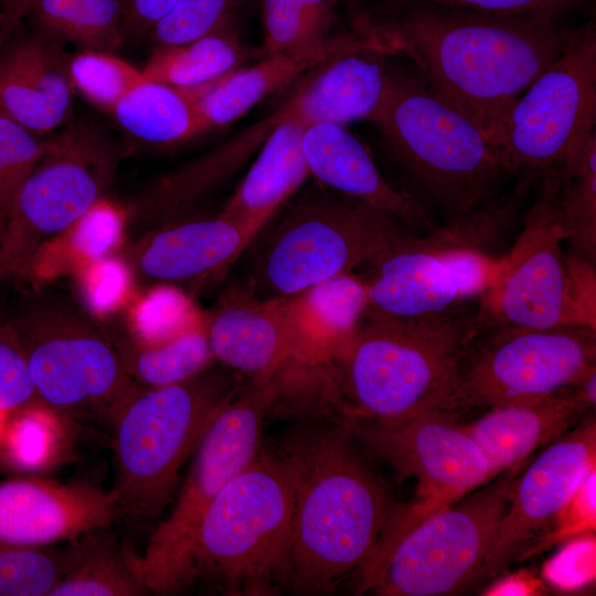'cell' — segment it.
Returning <instances> with one entry per match:
<instances>
[{"label": "cell", "instance_id": "obj_11", "mask_svg": "<svg viewBox=\"0 0 596 596\" xmlns=\"http://www.w3.org/2000/svg\"><path fill=\"white\" fill-rule=\"evenodd\" d=\"M6 309L43 405L102 409L111 418L140 387L127 375L116 340L62 295L25 294Z\"/></svg>", "mask_w": 596, "mask_h": 596}, {"label": "cell", "instance_id": "obj_9", "mask_svg": "<svg viewBox=\"0 0 596 596\" xmlns=\"http://www.w3.org/2000/svg\"><path fill=\"white\" fill-rule=\"evenodd\" d=\"M414 234L363 202L337 192H310L267 231L249 264L245 288L259 298L292 297L374 263Z\"/></svg>", "mask_w": 596, "mask_h": 596}, {"label": "cell", "instance_id": "obj_8", "mask_svg": "<svg viewBox=\"0 0 596 596\" xmlns=\"http://www.w3.org/2000/svg\"><path fill=\"white\" fill-rule=\"evenodd\" d=\"M521 466L414 522L393 513L358 574V594L440 596L476 584Z\"/></svg>", "mask_w": 596, "mask_h": 596}, {"label": "cell", "instance_id": "obj_10", "mask_svg": "<svg viewBox=\"0 0 596 596\" xmlns=\"http://www.w3.org/2000/svg\"><path fill=\"white\" fill-rule=\"evenodd\" d=\"M276 396L274 382H248L216 412L202 435L170 513L157 524L139 556L149 594L189 589V563L201 520L222 489L260 453L264 419Z\"/></svg>", "mask_w": 596, "mask_h": 596}, {"label": "cell", "instance_id": "obj_19", "mask_svg": "<svg viewBox=\"0 0 596 596\" xmlns=\"http://www.w3.org/2000/svg\"><path fill=\"white\" fill-rule=\"evenodd\" d=\"M258 232L221 211L175 217L149 230L126 254L132 275L143 284H192L226 272Z\"/></svg>", "mask_w": 596, "mask_h": 596}, {"label": "cell", "instance_id": "obj_41", "mask_svg": "<svg viewBox=\"0 0 596 596\" xmlns=\"http://www.w3.org/2000/svg\"><path fill=\"white\" fill-rule=\"evenodd\" d=\"M586 0H383L384 8L429 2L500 17H532L560 21Z\"/></svg>", "mask_w": 596, "mask_h": 596}, {"label": "cell", "instance_id": "obj_38", "mask_svg": "<svg viewBox=\"0 0 596 596\" xmlns=\"http://www.w3.org/2000/svg\"><path fill=\"white\" fill-rule=\"evenodd\" d=\"M65 557V549L0 543V596H49Z\"/></svg>", "mask_w": 596, "mask_h": 596}, {"label": "cell", "instance_id": "obj_25", "mask_svg": "<svg viewBox=\"0 0 596 596\" xmlns=\"http://www.w3.org/2000/svg\"><path fill=\"white\" fill-rule=\"evenodd\" d=\"M281 118L278 109L224 145L161 177L131 201L127 219L153 227L179 217L227 179Z\"/></svg>", "mask_w": 596, "mask_h": 596}, {"label": "cell", "instance_id": "obj_40", "mask_svg": "<svg viewBox=\"0 0 596 596\" xmlns=\"http://www.w3.org/2000/svg\"><path fill=\"white\" fill-rule=\"evenodd\" d=\"M40 403L19 334L0 307V411H23Z\"/></svg>", "mask_w": 596, "mask_h": 596}, {"label": "cell", "instance_id": "obj_45", "mask_svg": "<svg viewBox=\"0 0 596 596\" xmlns=\"http://www.w3.org/2000/svg\"><path fill=\"white\" fill-rule=\"evenodd\" d=\"M532 590L529 583H522L520 579H510L508 582H502L496 588L491 589L492 594L496 595H528Z\"/></svg>", "mask_w": 596, "mask_h": 596}, {"label": "cell", "instance_id": "obj_4", "mask_svg": "<svg viewBox=\"0 0 596 596\" xmlns=\"http://www.w3.org/2000/svg\"><path fill=\"white\" fill-rule=\"evenodd\" d=\"M530 181L508 195L448 215L425 236L414 234L368 265L362 276L369 309L393 317L440 313L478 299L490 287L494 249L513 220Z\"/></svg>", "mask_w": 596, "mask_h": 596}, {"label": "cell", "instance_id": "obj_35", "mask_svg": "<svg viewBox=\"0 0 596 596\" xmlns=\"http://www.w3.org/2000/svg\"><path fill=\"white\" fill-rule=\"evenodd\" d=\"M339 0H260L267 54H308L331 47L338 36Z\"/></svg>", "mask_w": 596, "mask_h": 596}, {"label": "cell", "instance_id": "obj_26", "mask_svg": "<svg viewBox=\"0 0 596 596\" xmlns=\"http://www.w3.org/2000/svg\"><path fill=\"white\" fill-rule=\"evenodd\" d=\"M306 126L285 116L272 128L221 212L258 234L310 175L302 148Z\"/></svg>", "mask_w": 596, "mask_h": 596}, {"label": "cell", "instance_id": "obj_2", "mask_svg": "<svg viewBox=\"0 0 596 596\" xmlns=\"http://www.w3.org/2000/svg\"><path fill=\"white\" fill-rule=\"evenodd\" d=\"M278 450L295 480L284 590L332 593L369 562L395 508L356 457L344 425L300 429Z\"/></svg>", "mask_w": 596, "mask_h": 596}, {"label": "cell", "instance_id": "obj_6", "mask_svg": "<svg viewBox=\"0 0 596 596\" xmlns=\"http://www.w3.org/2000/svg\"><path fill=\"white\" fill-rule=\"evenodd\" d=\"M370 120L407 175L448 215L497 196L507 171L496 141L435 95L418 73L390 68Z\"/></svg>", "mask_w": 596, "mask_h": 596}, {"label": "cell", "instance_id": "obj_7", "mask_svg": "<svg viewBox=\"0 0 596 596\" xmlns=\"http://www.w3.org/2000/svg\"><path fill=\"white\" fill-rule=\"evenodd\" d=\"M294 491L286 456L262 449L205 511L191 549L189 588L202 583L224 595L281 593Z\"/></svg>", "mask_w": 596, "mask_h": 596}, {"label": "cell", "instance_id": "obj_29", "mask_svg": "<svg viewBox=\"0 0 596 596\" xmlns=\"http://www.w3.org/2000/svg\"><path fill=\"white\" fill-rule=\"evenodd\" d=\"M125 371L143 389L162 387L189 380L215 361L206 333L205 313L163 337L145 336L116 340Z\"/></svg>", "mask_w": 596, "mask_h": 596}, {"label": "cell", "instance_id": "obj_33", "mask_svg": "<svg viewBox=\"0 0 596 596\" xmlns=\"http://www.w3.org/2000/svg\"><path fill=\"white\" fill-rule=\"evenodd\" d=\"M25 18L77 50L115 52L125 41L118 0H31Z\"/></svg>", "mask_w": 596, "mask_h": 596}, {"label": "cell", "instance_id": "obj_20", "mask_svg": "<svg viewBox=\"0 0 596 596\" xmlns=\"http://www.w3.org/2000/svg\"><path fill=\"white\" fill-rule=\"evenodd\" d=\"M64 46L21 25L0 45V109L39 137L71 120L74 89Z\"/></svg>", "mask_w": 596, "mask_h": 596}, {"label": "cell", "instance_id": "obj_21", "mask_svg": "<svg viewBox=\"0 0 596 596\" xmlns=\"http://www.w3.org/2000/svg\"><path fill=\"white\" fill-rule=\"evenodd\" d=\"M205 323L214 359L248 382H272L297 352L289 297L236 289L205 313Z\"/></svg>", "mask_w": 596, "mask_h": 596}, {"label": "cell", "instance_id": "obj_34", "mask_svg": "<svg viewBox=\"0 0 596 596\" xmlns=\"http://www.w3.org/2000/svg\"><path fill=\"white\" fill-rule=\"evenodd\" d=\"M555 203L571 253L596 262V132L562 166L550 171Z\"/></svg>", "mask_w": 596, "mask_h": 596}, {"label": "cell", "instance_id": "obj_22", "mask_svg": "<svg viewBox=\"0 0 596 596\" xmlns=\"http://www.w3.org/2000/svg\"><path fill=\"white\" fill-rule=\"evenodd\" d=\"M596 373L542 400L489 407L459 423L485 457L491 477L521 466L536 448L573 429L595 406Z\"/></svg>", "mask_w": 596, "mask_h": 596}, {"label": "cell", "instance_id": "obj_3", "mask_svg": "<svg viewBox=\"0 0 596 596\" xmlns=\"http://www.w3.org/2000/svg\"><path fill=\"white\" fill-rule=\"evenodd\" d=\"M476 309L462 306L416 317L366 309L331 360L343 421H395L457 414L462 359L476 336Z\"/></svg>", "mask_w": 596, "mask_h": 596}, {"label": "cell", "instance_id": "obj_24", "mask_svg": "<svg viewBox=\"0 0 596 596\" xmlns=\"http://www.w3.org/2000/svg\"><path fill=\"white\" fill-rule=\"evenodd\" d=\"M360 38L354 47L312 68V74L280 108L286 118L296 119L306 127L370 120L389 86L390 68L384 60L386 56Z\"/></svg>", "mask_w": 596, "mask_h": 596}, {"label": "cell", "instance_id": "obj_32", "mask_svg": "<svg viewBox=\"0 0 596 596\" xmlns=\"http://www.w3.org/2000/svg\"><path fill=\"white\" fill-rule=\"evenodd\" d=\"M244 56L233 29L189 43L153 49L141 70L148 79L190 89L240 68Z\"/></svg>", "mask_w": 596, "mask_h": 596}, {"label": "cell", "instance_id": "obj_1", "mask_svg": "<svg viewBox=\"0 0 596 596\" xmlns=\"http://www.w3.org/2000/svg\"><path fill=\"white\" fill-rule=\"evenodd\" d=\"M355 31L384 56L404 55L440 99L490 136L565 50L560 21L500 17L419 2L361 13Z\"/></svg>", "mask_w": 596, "mask_h": 596}, {"label": "cell", "instance_id": "obj_31", "mask_svg": "<svg viewBox=\"0 0 596 596\" xmlns=\"http://www.w3.org/2000/svg\"><path fill=\"white\" fill-rule=\"evenodd\" d=\"M130 137L158 147H173L202 134L189 89L143 78L110 115Z\"/></svg>", "mask_w": 596, "mask_h": 596}, {"label": "cell", "instance_id": "obj_43", "mask_svg": "<svg viewBox=\"0 0 596 596\" xmlns=\"http://www.w3.org/2000/svg\"><path fill=\"white\" fill-rule=\"evenodd\" d=\"M127 38L143 39L150 29L185 0H118Z\"/></svg>", "mask_w": 596, "mask_h": 596}, {"label": "cell", "instance_id": "obj_17", "mask_svg": "<svg viewBox=\"0 0 596 596\" xmlns=\"http://www.w3.org/2000/svg\"><path fill=\"white\" fill-rule=\"evenodd\" d=\"M595 455L596 425L589 417L550 444L519 473L477 583L501 572L556 521L594 473Z\"/></svg>", "mask_w": 596, "mask_h": 596}, {"label": "cell", "instance_id": "obj_46", "mask_svg": "<svg viewBox=\"0 0 596 596\" xmlns=\"http://www.w3.org/2000/svg\"><path fill=\"white\" fill-rule=\"evenodd\" d=\"M7 227H8V216L2 210H0V254H1L2 245H3L6 233H7Z\"/></svg>", "mask_w": 596, "mask_h": 596}, {"label": "cell", "instance_id": "obj_47", "mask_svg": "<svg viewBox=\"0 0 596 596\" xmlns=\"http://www.w3.org/2000/svg\"><path fill=\"white\" fill-rule=\"evenodd\" d=\"M7 277H10L9 272L4 267H0V283Z\"/></svg>", "mask_w": 596, "mask_h": 596}, {"label": "cell", "instance_id": "obj_15", "mask_svg": "<svg viewBox=\"0 0 596 596\" xmlns=\"http://www.w3.org/2000/svg\"><path fill=\"white\" fill-rule=\"evenodd\" d=\"M565 242L555 182L549 172L541 177L540 194L521 232L499 256L494 278L479 298L476 332L493 326L586 328L571 295Z\"/></svg>", "mask_w": 596, "mask_h": 596}, {"label": "cell", "instance_id": "obj_28", "mask_svg": "<svg viewBox=\"0 0 596 596\" xmlns=\"http://www.w3.org/2000/svg\"><path fill=\"white\" fill-rule=\"evenodd\" d=\"M297 339L294 356L331 361L347 344L369 307L362 276L345 273L289 297Z\"/></svg>", "mask_w": 596, "mask_h": 596}, {"label": "cell", "instance_id": "obj_12", "mask_svg": "<svg viewBox=\"0 0 596 596\" xmlns=\"http://www.w3.org/2000/svg\"><path fill=\"white\" fill-rule=\"evenodd\" d=\"M121 155L106 131L86 120L71 119L42 137L8 221L0 266L11 276H23L51 238L72 228L105 198Z\"/></svg>", "mask_w": 596, "mask_h": 596}, {"label": "cell", "instance_id": "obj_48", "mask_svg": "<svg viewBox=\"0 0 596 596\" xmlns=\"http://www.w3.org/2000/svg\"><path fill=\"white\" fill-rule=\"evenodd\" d=\"M0 34H1V19H0Z\"/></svg>", "mask_w": 596, "mask_h": 596}, {"label": "cell", "instance_id": "obj_16", "mask_svg": "<svg viewBox=\"0 0 596 596\" xmlns=\"http://www.w3.org/2000/svg\"><path fill=\"white\" fill-rule=\"evenodd\" d=\"M350 435L417 479L421 518L457 502L492 479L475 441L456 414L429 412L395 421H342Z\"/></svg>", "mask_w": 596, "mask_h": 596}, {"label": "cell", "instance_id": "obj_18", "mask_svg": "<svg viewBox=\"0 0 596 596\" xmlns=\"http://www.w3.org/2000/svg\"><path fill=\"white\" fill-rule=\"evenodd\" d=\"M116 520L111 490L32 476L0 481V543L51 546Z\"/></svg>", "mask_w": 596, "mask_h": 596}, {"label": "cell", "instance_id": "obj_13", "mask_svg": "<svg viewBox=\"0 0 596 596\" xmlns=\"http://www.w3.org/2000/svg\"><path fill=\"white\" fill-rule=\"evenodd\" d=\"M596 31L574 30L563 53L512 104L491 134L507 173L533 180L562 166L595 132Z\"/></svg>", "mask_w": 596, "mask_h": 596}, {"label": "cell", "instance_id": "obj_49", "mask_svg": "<svg viewBox=\"0 0 596 596\" xmlns=\"http://www.w3.org/2000/svg\"><path fill=\"white\" fill-rule=\"evenodd\" d=\"M353 1H356V0H353Z\"/></svg>", "mask_w": 596, "mask_h": 596}, {"label": "cell", "instance_id": "obj_27", "mask_svg": "<svg viewBox=\"0 0 596 596\" xmlns=\"http://www.w3.org/2000/svg\"><path fill=\"white\" fill-rule=\"evenodd\" d=\"M360 41L354 31L338 35L336 43L321 52L267 54L259 63L240 67L207 85L190 88L202 132L231 125L272 93L329 57L354 47Z\"/></svg>", "mask_w": 596, "mask_h": 596}, {"label": "cell", "instance_id": "obj_37", "mask_svg": "<svg viewBox=\"0 0 596 596\" xmlns=\"http://www.w3.org/2000/svg\"><path fill=\"white\" fill-rule=\"evenodd\" d=\"M245 0H185L148 32L153 49L174 46L235 29Z\"/></svg>", "mask_w": 596, "mask_h": 596}, {"label": "cell", "instance_id": "obj_42", "mask_svg": "<svg viewBox=\"0 0 596 596\" xmlns=\"http://www.w3.org/2000/svg\"><path fill=\"white\" fill-rule=\"evenodd\" d=\"M571 295L586 328L596 330L595 263L571 252L566 254Z\"/></svg>", "mask_w": 596, "mask_h": 596}, {"label": "cell", "instance_id": "obj_23", "mask_svg": "<svg viewBox=\"0 0 596 596\" xmlns=\"http://www.w3.org/2000/svg\"><path fill=\"white\" fill-rule=\"evenodd\" d=\"M302 148L310 175L333 192L363 202L427 233L436 225L426 207L384 179L365 147L344 126L306 127Z\"/></svg>", "mask_w": 596, "mask_h": 596}, {"label": "cell", "instance_id": "obj_39", "mask_svg": "<svg viewBox=\"0 0 596 596\" xmlns=\"http://www.w3.org/2000/svg\"><path fill=\"white\" fill-rule=\"evenodd\" d=\"M42 137L0 109V210L9 217L19 190L35 163Z\"/></svg>", "mask_w": 596, "mask_h": 596}, {"label": "cell", "instance_id": "obj_5", "mask_svg": "<svg viewBox=\"0 0 596 596\" xmlns=\"http://www.w3.org/2000/svg\"><path fill=\"white\" fill-rule=\"evenodd\" d=\"M242 386L233 374L204 372L180 383L139 387L114 412L117 520L159 518L172 500L184 461L216 412Z\"/></svg>", "mask_w": 596, "mask_h": 596}, {"label": "cell", "instance_id": "obj_30", "mask_svg": "<svg viewBox=\"0 0 596 596\" xmlns=\"http://www.w3.org/2000/svg\"><path fill=\"white\" fill-rule=\"evenodd\" d=\"M109 530L93 531L68 542L63 574L49 596L149 594L140 575L139 556Z\"/></svg>", "mask_w": 596, "mask_h": 596}, {"label": "cell", "instance_id": "obj_44", "mask_svg": "<svg viewBox=\"0 0 596 596\" xmlns=\"http://www.w3.org/2000/svg\"><path fill=\"white\" fill-rule=\"evenodd\" d=\"M31 0H0V45L22 24Z\"/></svg>", "mask_w": 596, "mask_h": 596}, {"label": "cell", "instance_id": "obj_36", "mask_svg": "<svg viewBox=\"0 0 596 596\" xmlns=\"http://www.w3.org/2000/svg\"><path fill=\"white\" fill-rule=\"evenodd\" d=\"M68 74L74 93L107 115L145 78L141 68L103 50H76L70 54Z\"/></svg>", "mask_w": 596, "mask_h": 596}, {"label": "cell", "instance_id": "obj_14", "mask_svg": "<svg viewBox=\"0 0 596 596\" xmlns=\"http://www.w3.org/2000/svg\"><path fill=\"white\" fill-rule=\"evenodd\" d=\"M596 373V330L493 326L479 330L462 359L461 409L529 403Z\"/></svg>", "mask_w": 596, "mask_h": 596}]
</instances>
